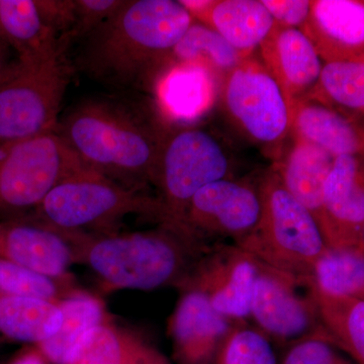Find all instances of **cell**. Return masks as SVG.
<instances>
[{"label":"cell","instance_id":"cell-37","mask_svg":"<svg viewBox=\"0 0 364 364\" xmlns=\"http://www.w3.org/2000/svg\"><path fill=\"white\" fill-rule=\"evenodd\" d=\"M11 364H50L37 347L23 352Z\"/></svg>","mask_w":364,"mask_h":364},{"label":"cell","instance_id":"cell-27","mask_svg":"<svg viewBox=\"0 0 364 364\" xmlns=\"http://www.w3.org/2000/svg\"><path fill=\"white\" fill-rule=\"evenodd\" d=\"M312 97L360 122L364 119V61L324 62Z\"/></svg>","mask_w":364,"mask_h":364},{"label":"cell","instance_id":"cell-4","mask_svg":"<svg viewBox=\"0 0 364 364\" xmlns=\"http://www.w3.org/2000/svg\"><path fill=\"white\" fill-rule=\"evenodd\" d=\"M261 215L255 229L236 244L275 272L305 286L327 251L314 215L294 198L274 171L258 186Z\"/></svg>","mask_w":364,"mask_h":364},{"label":"cell","instance_id":"cell-25","mask_svg":"<svg viewBox=\"0 0 364 364\" xmlns=\"http://www.w3.org/2000/svg\"><path fill=\"white\" fill-rule=\"evenodd\" d=\"M58 304L0 294V334L14 341L40 344L61 327Z\"/></svg>","mask_w":364,"mask_h":364},{"label":"cell","instance_id":"cell-10","mask_svg":"<svg viewBox=\"0 0 364 364\" xmlns=\"http://www.w3.org/2000/svg\"><path fill=\"white\" fill-rule=\"evenodd\" d=\"M258 272L255 258L233 244L214 243L189 273L181 291L203 294L217 312L232 321L250 317Z\"/></svg>","mask_w":364,"mask_h":364},{"label":"cell","instance_id":"cell-34","mask_svg":"<svg viewBox=\"0 0 364 364\" xmlns=\"http://www.w3.org/2000/svg\"><path fill=\"white\" fill-rule=\"evenodd\" d=\"M46 25L58 36L66 50V39L76 21L75 0H36Z\"/></svg>","mask_w":364,"mask_h":364},{"label":"cell","instance_id":"cell-11","mask_svg":"<svg viewBox=\"0 0 364 364\" xmlns=\"http://www.w3.org/2000/svg\"><path fill=\"white\" fill-rule=\"evenodd\" d=\"M260 215L258 188L225 178L208 184L193 196L183 226L207 243L222 238L237 243L255 229Z\"/></svg>","mask_w":364,"mask_h":364},{"label":"cell","instance_id":"cell-16","mask_svg":"<svg viewBox=\"0 0 364 364\" xmlns=\"http://www.w3.org/2000/svg\"><path fill=\"white\" fill-rule=\"evenodd\" d=\"M259 49L263 65L279 82L291 107L312 97L324 62L303 30L275 25Z\"/></svg>","mask_w":364,"mask_h":364},{"label":"cell","instance_id":"cell-22","mask_svg":"<svg viewBox=\"0 0 364 364\" xmlns=\"http://www.w3.org/2000/svg\"><path fill=\"white\" fill-rule=\"evenodd\" d=\"M0 42L13 48L20 60L66 53L58 36L43 21L36 0H0Z\"/></svg>","mask_w":364,"mask_h":364},{"label":"cell","instance_id":"cell-31","mask_svg":"<svg viewBox=\"0 0 364 364\" xmlns=\"http://www.w3.org/2000/svg\"><path fill=\"white\" fill-rule=\"evenodd\" d=\"M131 333L111 322L93 328L67 364H124Z\"/></svg>","mask_w":364,"mask_h":364},{"label":"cell","instance_id":"cell-28","mask_svg":"<svg viewBox=\"0 0 364 364\" xmlns=\"http://www.w3.org/2000/svg\"><path fill=\"white\" fill-rule=\"evenodd\" d=\"M306 284L331 296L364 301V249L328 248Z\"/></svg>","mask_w":364,"mask_h":364},{"label":"cell","instance_id":"cell-1","mask_svg":"<svg viewBox=\"0 0 364 364\" xmlns=\"http://www.w3.org/2000/svg\"><path fill=\"white\" fill-rule=\"evenodd\" d=\"M195 21L181 1L126 0L83 38L78 62L91 77L107 85L147 87L169 66L174 47Z\"/></svg>","mask_w":364,"mask_h":364},{"label":"cell","instance_id":"cell-38","mask_svg":"<svg viewBox=\"0 0 364 364\" xmlns=\"http://www.w3.org/2000/svg\"><path fill=\"white\" fill-rule=\"evenodd\" d=\"M7 46L0 42V81L6 76V72L9 71L11 64L7 59Z\"/></svg>","mask_w":364,"mask_h":364},{"label":"cell","instance_id":"cell-13","mask_svg":"<svg viewBox=\"0 0 364 364\" xmlns=\"http://www.w3.org/2000/svg\"><path fill=\"white\" fill-rule=\"evenodd\" d=\"M364 155L335 158L324 188L322 233L329 248L364 249Z\"/></svg>","mask_w":364,"mask_h":364},{"label":"cell","instance_id":"cell-36","mask_svg":"<svg viewBox=\"0 0 364 364\" xmlns=\"http://www.w3.org/2000/svg\"><path fill=\"white\" fill-rule=\"evenodd\" d=\"M124 364H170L156 348L134 334L129 337Z\"/></svg>","mask_w":364,"mask_h":364},{"label":"cell","instance_id":"cell-6","mask_svg":"<svg viewBox=\"0 0 364 364\" xmlns=\"http://www.w3.org/2000/svg\"><path fill=\"white\" fill-rule=\"evenodd\" d=\"M56 131L0 145V214L35 210L66 179L90 171Z\"/></svg>","mask_w":364,"mask_h":364},{"label":"cell","instance_id":"cell-2","mask_svg":"<svg viewBox=\"0 0 364 364\" xmlns=\"http://www.w3.org/2000/svg\"><path fill=\"white\" fill-rule=\"evenodd\" d=\"M56 132L88 168L139 191L154 184L169 133L138 105L114 98L76 105Z\"/></svg>","mask_w":364,"mask_h":364},{"label":"cell","instance_id":"cell-32","mask_svg":"<svg viewBox=\"0 0 364 364\" xmlns=\"http://www.w3.org/2000/svg\"><path fill=\"white\" fill-rule=\"evenodd\" d=\"M126 0H75L76 21L67 37L66 47L73 40L85 38L119 11Z\"/></svg>","mask_w":364,"mask_h":364},{"label":"cell","instance_id":"cell-17","mask_svg":"<svg viewBox=\"0 0 364 364\" xmlns=\"http://www.w3.org/2000/svg\"><path fill=\"white\" fill-rule=\"evenodd\" d=\"M301 30L323 62L364 61V0H313Z\"/></svg>","mask_w":364,"mask_h":364},{"label":"cell","instance_id":"cell-24","mask_svg":"<svg viewBox=\"0 0 364 364\" xmlns=\"http://www.w3.org/2000/svg\"><path fill=\"white\" fill-rule=\"evenodd\" d=\"M306 287L317 306L322 338L348 354L354 363L364 364V301L331 296L312 284Z\"/></svg>","mask_w":364,"mask_h":364},{"label":"cell","instance_id":"cell-9","mask_svg":"<svg viewBox=\"0 0 364 364\" xmlns=\"http://www.w3.org/2000/svg\"><path fill=\"white\" fill-rule=\"evenodd\" d=\"M224 81L226 109L241 130L267 147L284 142L291 132V105L262 62L248 57Z\"/></svg>","mask_w":364,"mask_h":364},{"label":"cell","instance_id":"cell-7","mask_svg":"<svg viewBox=\"0 0 364 364\" xmlns=\"http://www.w3.org/2000/svg\"><path fill=\"white\" fill-rule=\"evenodd\" d=\"M65 55L9 67L0 81V145L56 131L71 78Z\"/></svg>","mask_w":364,"mask_h":364},{"label":"cell","instance_id":"cell-20","mask_svg":"<svg viewBox=\"0 0 364 364\" xmlns=\"http://www.w3.org/2000/svg\"><path fill=\"white\" fill-rule=\"evenodd\" d=\"M218 78L202 66L171 64L158 75L155 91L163 116L176 121H195L214 104Z\"/></svg>","mask_w":364,"mask_h":364},{"label":"cell","instance_id":"cell-26","mask_svg":"<svg viewBox=\"0 0 364 364\" xmlns=\"http://www.w3.org/2000/svg\"><path fill=\"white\" fill-rule=\"evenodd\" d=\"M248 57L237 51L224 38L203 23L195 21L174 47L171 64L202 66L215 77L226 78Z\"/></svg>","mask_w":364,"mask_h":364},{"label":"cell","instance_id":"cell-39","mask_svg":"<svg viewBox=\"0 0 364 364\" xmlns=\"http://www.w3.org/2000/svg\"><path fill=\"white\" fill-rule=\"evenodd\" d=\"M363 242H364V231H363Z\"/></svg>","mask_w":364,"mask_h":364},{"label":"cell","instance_id":"cell-19","mask_svg":"<svg viewBox=\"0 0 364 364\" xmlns=\"http://www.w3.org/2000/svg\"><path fill=\"white\" fill-rule=\"evenodd\" d=\"M294 139L317 146L333 157L364 155V124L317 98L309 97L291 107Z\"/></svg>","mask_w":364,"mask_h":364},{"label":"cell","instance_id":"cell-18","mask_svg":"<svg viewBox=\"0 0 364 364\" xmlns=\"http://www.w3.org/2000/svg\"><path fill=\"white\" fill-rule=\"evenodd\" d=\"M181 4L193 20L214 30L246 57L275 26L261 0H182Z\"/></svg>","mask_w":364,"mask_h":364},{"label":"cell","instance_id":"cell-15","mask_svg":"<svg viewBox=\"0 0 364 364\" xmlns=\"http://www.w3.org/2000/svg\"><path fill=\"white\" fill-rule=\"evenodd\" d=\"M233 322L217 312L203 294L182 291L168 322L177 364H213Z\"/></svg>","mask_w":364,"mask_h":364},{"label":"cell","instance_id":"cell-23","mask_svg":"<svg viewBox=\"0 0 364 364\" xmlns=\"http://www.w3.org/2000/svg\"><path fill=\"white\" fill-rule=\"evenodd\" d=\"M57 304L63 316L61 327L51 338L36 347L48 363L67 364L86 335L109 321L104 303L82 289Z\"/></svg>","mask_w":364,"mask_h":364},{"label":"cell","instance_id":"cell-8","mask_svg":"<svg viewBox=\"0 0 364 364\" xmlns=\"http://www.w3.org/2000/svg\"><path fill=\"white\" fill-rule=\"evenodd\" d=\"M230 162L217 139L196 128L169 131L158 161L154 186L165 223L183 227L193 196L213 182L228 178Z\"/></svg>","mask_w":364,"mask_h":364},{"label":"cell","instance_id":"cell-14","mask_svg":"<svg viewBox=\"0 0 364 364\" xmlns=\"http://www.w3.org/2000/svg\"><path fill=\"white\" fill-rule=\"evenodd\" d=\"M0 258L54 279H67L75 264L70 237L33 218L0 222Z\"/></svg>","mask_w":364,"mask_h":364},{"label":"cell","instance_id":"cell-21","mask_svg":"<svg viewBox=\"0 0 364 364\" xmlns=\"http://www.w3.org/2000/svg\"><path fill=\"white\" fill-rule=\"evenodd\" d=\"M335 157L303 140L293 145L279 159L273 171L287 191L314 215L322 231L324 221V188Z\"/></svg>","mask_w":364,"mask_h":364},{"label":"cell","instance_id":"cell-33","mask_svg":"<svg viewBox=\"0 0 364 364\" xmlns=\"http://www.w3.org/2000/svg\"><path fill=\"white\" fill-rule=\"evenodd\" d=\"M280 364H356L338 348L321 337L314 336L296 342Z\"/></svg>","mask_w":364,"mask_h":364},{"label":"cell","instance_id":"cell-35","mask_svg":"<svg viewBox=\"0 0 364 364\" xmlns=\"http://www.w3.org/2000/svg\"><path fill=\"white\" fill-rule=\"evenodd\" d=\"M275 25L303 28L311 11L310 0H261Z\"/></svg>","mask_w":364,"mask_h":364},{"label":"cell","instance_id":"cell-29","mask_svg":"<svg viewBox=\"0 0 364 364\" xmlns=\"http://www.w3.org/2000/svg\"><path fill=\"white\" fill-rule=\"evenodd\" d=\"M80 291L72 277L54 279L0 258V294L58 303Z\"/></svg>","mask_w":364,"mask_h":364},{"label":"cell","instance_id":"cell-3","mask_svg":"<svg viewBox=\"0 0 364 364\" xmlns=\"http://www.w3.org/2000/svg\"><path fill=\"white\" fill-rule=\"evenodd\" d=\"M66 234L74 244L75 263L90 267L109 291L181 289L213 245L169 223L150 231Z\"/></svg>","mask_w":364,"mask_h":364},{"label":"cell","instance_id":"cell-12","mask_svg":"<svg viewBox=\"0 0 364 364\" xmlns=\"http://www.w3.org/2000/svg\"><path fill=\"white\" fill-rule=\"evenodd\" d=\"M298 286L294 280L258 262L250 317L267 337L294 343L309 337L322 338L317 306L310 294L296 293Z\"/></svg>","mask_w":364,"mask_h":364},{"label":"cell","instance_id":"cell-5","mask_svg":"<svg viewBox=\"0 0 364 364\" xmlns=\"http://www.w3.org/2000/svg\"><path fill=\"white\" fill-rule=\"evenodd\" d=\"M131 215H150L165 223L158 198L90 170L57 186L32 218L66 233H105L114 232V225Z\"/></svg>","mask_w":364,"mask_h":364},{"label":"cell","instance_id":"cell-30","mask_svg":"<svg viewBox=\"0 0 364 364\" xmlns=\"http://www.w3.org/2000/svg\"><path fill=\"white\" fill-rule=\"evenodd\" d=\"M213 364H277L269 339L260 330L234 324Z\"/></svg>","mask_w":364,"mask_h":364}]
</instances>
